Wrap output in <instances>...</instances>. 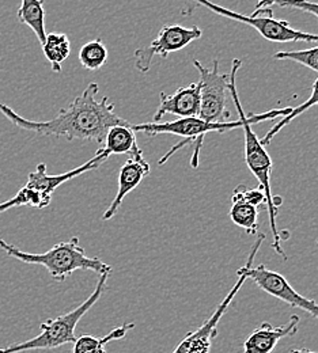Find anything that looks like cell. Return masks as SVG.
Returning a JSON list of instances; mask_svg holds the SVG:
<instances>
[{
	"label": "cell",
	"instance_id": "cell-4",
	"mask_svg": "<svg viewBox=\"0 0 318 353\" xmlns=\"http://www.w3.org/2000/svg\"><path fill=\"white\" fill-rule=\"evenodd\" d=\"M109 276L110 273H103L99 276L94 291L81 306L54 319H48L44 323H41L40 334H37L32 340L18 343L7 348H0V353H21L25 351H37V350H54L61 345L75 343L77 325L86 315V312L101 299L106 288V281Z\"/></svg>",
	"mask_w": 318,
	"mask_h": 353
},
{
	"label": "cell",
	"instance_id": "cell-22",
	"mask_svg": "<svg viewBox=\"0 0 318 353\" xmlns=\"http://www.w3.org/2000/svg\"><path fill=\"white\" fill-rule=\"evenodd\" d=\"M276 60H290L318 72V46L302 50H281L273 54Z\"/></svg>",
	"mask_w": 318,
	"mask_h": 353
},
{
	"label": "cell",
	"instance_id": "cell-12",
	"mask_svg": "<svg viewBox=\"0 0 318 353\" xmlns=\"http://www.w3.org/2000/svg\"><path fill=\"white\" fill-rule=\"evenodd\" d=\"M299 316L291 315L286 325L275 327L270 322L261 323L244 343L245 353H271L281 339L297 334L299 327Z\"/></svg>",
	"mask_w": 318,
	"mask_h": 353
},
{
	"label": "cell",
	"instance_id": "cell-15",
	"mask_svg": "<svg viewBox=\"0 0 318 353\" xmlns=\"http://www.w3.org/2000/svg\"><path fill=\"white\" fill-rule=\"evenodd\" d=\"M17 18L21 23L33 30L39 43H46V8L44 0H21V6L17 12Z\"/></svg>",
	"mask_w": 318,
	"mask_h": 353
},
{
	"label": "cell",
	"instance_id": "cell-13",
	"mask_svg": "<svg viewBox=\"0 0 318 353\" xmlns=\"http://www.w3.org/2000/svg\"><path fill=\"white\" fill-rule=\"evenodd\" d=\"M150 170H151V168L144 158L143 159H134V158L127 159V162L121 166L120 173H119V189H117L116 197L110 203L109 208L103 212L102 221H110L119 212V208L121 207L124 199L132 190H135L140 185V182L150 174Z\"/></svg>",
	"mask_w": 318,
	"mask_h": 353
},
{
	"label": "cell",
	"instance_id": "cell-25",
	"mask_svg": "<svg viewBox=\"0 0 318 353\" xmlns=\"http://www.w3.org/2000/svg\"><path fill=\"white\" fill-rule=\"evenodd\" d=\"M317 243H318V239H317Z\"/></svg>",
	"mask_w": 318,
	"mask_h": 353
},
{
	"label": "cell",
	"instance_id": "cell-23",
	"mask_svg": "<svg viewBox=\"0 0 318 353\" xmlns=\"http://www.w3.org/2000/svg\"><path fill=\"white\" fill-rule=\"evenodd\" d=\"M231 201H245L259 208L266 204V194L260 186L249 188L246 185H238L231 194Z\"/></svg>",
	"mask_w": 318,
	"mask_h": 353
},
{
	"label": "cell",
	"instance_id": "cell-14",
	"mask_svg": "<svg viewBox=\"0 0 318 353\" xmlns=\"http://www.w3.org/2000/svg\"><path fill=\"white\" fill-rule=\"evenodd\" d=\"M132 130V124L127 125H115L112 127L103 140V147L109 157L110 155H123L127 154L130 158L143 159V152L137 145V134Z\"/></svg>",
	"mask_w": 318,
	"mask_h": 353
},
{
	"label": "cell",
	"instance_id": "cell-16",
	"mask_svg": "<svg viewBox=\"0 0 318 353\" xmlns=\"http://www.w3.org/2000/svg\"><path fill=\"white\" fill-rule=\"evenodd\" d=\"M135 327V323L132 322H127L116 329H113L110 333H108L106 336L97 339L92 336H82L79 339H77V341L74 343V351L72 353H106L105 347L115 341V340H121L127 336V333Z\"/></svg>",
	"mask_w": 318,
	"mask_h": 353
},
{
	"label": "cell",
	"instance_id": "cell-8",
	"mask_svg": "<svg viewBox=\"0 0 318 353\" xmlns=\"http://www.w3.org/2000/svg\"><path fill=\"white\" fill-rule=\"evenodd\" d=\"M193 65L200 74V110L199 119L210 124L228 123V74H221L219 61L214 60L212 68L204 67L199 60H193Z\"/></svg>",
	"mask_w": 318,
	"mask_h": 353
},
{
	"label": "cell",
	"instance_id": "cell-9",
	"mask_svg": "<svg viewBox=\"0 0 318 353\" xmlns=\"http://www.w3.org/2000/svg\"><path fill=\"white\" fill-rule=\"evenodd\" d=\"M203 32L197 26L185 28L181 25H165L152 43L146 48H139L134 53L137 71L147 74L155 56L166 59L170 53L179 52L193 41L201 39Z\"/></svg>",
	"mask_w": 318,
	"mask_h": 353
},
{
	"label": "cell",
	"instance_id": "cell-7",
	"mask_svg": "<svg viewBox=\"0 0 318 353\" xmlns=\"http://www.w3.org/2000/svg\"><path fill=\"white\" fill-rule=\"evenodd\" d=\"M264 239H266V234H257L256 242L252 246V250L249 253L246 264L237 270V274L246 276V279L253 280L256 283V285L259 288H261L264 292H267L273 298L290 305L291 307L302 310V311L310 314L313 318H316L318 321V305L315 301L308 299L304 295H301L298 291H295L283 274H280L277 272H273L271 269H268L266 265L253 266L256 254L260 250L261 243L264 242Z\"/></svg>",
	"mask_w": 318,
	"mask_h": 353
},
{
	"label": "cell",
	"instance_id": "cell-21",
	"mask_svg": "<svg viewBox=\"0 0 318 353\" xmlns=\"http://www.w3.org/2000/svg\"><path fill=\"white\" fill-rule=\"evenodd\" d=\"M273 7L299 10L302 12L315 15L318 19V3L309 0H257V7L255 12L273 11Z\"/></svg>",
	"mask_w": 318,
	"mask_h": 353
},
{
	"label": "cell",
	"instance_id": "cell-24",
	"mask_svg": "<svg viewBox=\"0 0 318 353\" xmlns=\"http://www.w3.org/2000/svg\"><path fill=\"white\" fill-rule=\"evenodd\" d=\"M290 353H318L313 352V351H309V350H291Z\"/></svg>",
	"mask_w": 318,
	"mask_h": 353
},
{
	"label": "cell",
	"instance_id": "cell-2",
	"mask_svg": "<svg viewBox=\"0 0 318 353\" xmlns=\"http://www.w3.org/2000/svg\"><path fill=\"white\" fill-rule=\"evenodd\" d=\"M242 67V60L239 59H234L232 64H231V72L230 79H228V94L231 97V101L234 102V106L238 112L239 116H242V128H244V134H245V162L248 169L250 170V173L256 176L260 182V188L263 189L264 194H266V204H267V210H268V218H270V227L272 231L273 243L272 248L275 252L281 256L284 260H287V256L281 248V239H280V231L277 230V204L275 201V197L272 194V189H271V174L273 170L272 158L270 157L268 151L266 150V147L260 143V139L257 137L256 132L252 128V124H257L261 121H271L275 120L276 117H284L287 116L292 108H283V109H272L270 112L266 113H260V114H252V116H246L241 101H239V95L237 91V72L238 70Z\"/></svg>",
	"mask_w": 318,
	"mask_h": 353
},
{
	"label": "cell",
	"instance_id": "cell-19",
	"mask_svg": "<svg viewBox=\"0 0 318 353\" xmlns=\"http://www.w3.org/2000/svg\"><path fill=\"white\" fill-rule=\"evenodd\" d=\"M315 106H318V78L315 81V83H313L310 98H309L306 102L301 103L299 106L292 108V110H291L287 116H284L280 121H277V123L273 125L272 128L267 132V134L260 140V143H261L264 147H267V145L272 141L273 137H275L277 133L280 132L286 125H288V124H290L291 121H294L297 117H299V116L304 114L306 110H309V109H312V108H315Z\"/></svg>",
	"mask_w": 318,
	"mask_h": 353
},
{
	"label": "cell",
	"instance_id": "cell-18",
	"mask_svg": "<svg viewBox=\"0 0 318 353\" xmlns=\"http://www.w3.org/2000/svg\"><path fill=\"white\" fill-rule=\"evenodd\" d=\"M228 216L235 225L245 230L246 234L257 235V230H259V208L245 201H232Z\"/></svg>",
	"mask_w": 318,
	"mask_h": 353
},
{
	"label": "cell",
	"instance_id": "cell-10",
	"mask_svg": "<svg viewBox=\"0 0 318 353\" xmlns=\"http://www.w3.org/2000/svg\"><path fill=\"white\" fill-rule=\"evenodd\" d=\"M238 280L234 287L228 291V295L222 301V303L212 312V315L195 332L189 333L173 353H210L212 347V340L218 334V325L228 311V306L231 305L232 299L242 288L244 283L248 280L244 274H237Z\"/></svg>",
	"mask_w": 318,
	"mask_h": 353
},
{
	"label": "cell",
	"instance_id": "cell-6",
	"mask_svg": "<svg viewBox=\"0 0 318 353\" xmlns=\"http://www.w3.org/2000/svg\"><path fill=\"white\" fill-rule=\"evenodd\" d=\"M188 3L186 10L183 11L185 15H190L196 7H206L210 11L237 21L239 23H246L250 28L256 29L259 34L271 43H317L318 34L306 33L302 30L294 29L290 22L283 19H275L273 11L266 12H253L252 15H244L228 10L219 4H215L210 0H185Z\"/></svg>",
	"mask_w": 318,
	"mask_h": 353
},
{
	"label": "cell",
	"instance_id": "cell-5",
	"mask_svg": "<svg viewBox=\"0 0 318 353\" xmlns=\"http://www.w3.org/2000/svg\"><path fill=\"white\" fill-rule=\"evenodd\" d=\"M242 116L237 121L231 123H222V124H210L199 117H186V119H179L176 121H168V123H147V124H132V130L135 132L147 133L148 136H158V134H176L183 137L181 143L175 145L168 154L162 157L159 161V165H163L169 161L172 155H175L179 150H181L183 145L195 143L193 154L190 158V166L193 169L199 168V158H200V150L203 147V141L207 133L211 132H226L235 128H242Z\"/></svg>",
	"mask_w": 318,
	"mask_h": 353
},
{
	"label": "cell",
	"instance_id": "cell-1",
	"mask_svg": "<svg viewBox=\"0 0 318 353\" xmlns=\"http://www.w3.org/2000/svg\"><path fill=\"white\" fill-rule=\"evenodd\" d=\"M98 92V83L91 82L79 97L48 121L28 120L4 103H0V112L12 125L22 131L40 136L66 137L70 141L82 140L103 144L105 136L112 127L130 123L115 112V103L108 97L97 99Z\"/></svg>",
	"mask_w": 318,
	"mask_h": 353
},
{
	"label": "cell",
	"instance_id": "cell-20",
	"mask_svg": "<svg viewBox=\"0 0 318 353\" xmlns=\"http://www.w3.org/2000/svg\"><path fill=\"white\" fill-rule=\"evenodd\" d=\"M79 61L83 68L98 71L108 61V48L98 39L89 41L79 50Z\"/></svg>",
	"mask_w": 318,
	"mask_h": 353
},
{
	"label": "cell",
	"instance_id": "cell-17",
	"mask_svg": "<svg viewBox=\"0 0 318 353\" xmlns=\"http://www.w3.org/2000/svg\"><path fill=\"white\" fill-rule=\"evenodd\" d=\"M46 60L50 63L53 72L61 71V64L68 59L71 53V43L64 33L46 34V43L41 45Z\"/></svg>",
	"mask_w": 318,
	"mask_h": 353
},
{
	"label": "cell",
	"instance_id": "cell-11",
	"mask_svg": "<svg viewBox=\"0 0 318 353\" xmlns=\"http://www.w3.org/2000/svg\"><path fill=\"white\" fill-rule=\"evenodd\" d=\"M200 82H195L179 88L172 95L161 92V103L152 117V123L161 121L165 114H175L180 119L197 117L200 110Z\"/></svg>",
	"mask_w": 318,
	"mask_h": 353
},
{
	"label": "cell",
	"instance_id": "cell-3",
	"mask_svg": "<svg viewBox=\"0 0 318 353\" xmlns=\"http://www.w3.org/2000/svg\"><path fill=\"white\" fill-rule=\"evenodd\" d=\"M0 249L6 252L8 257L17 259L22 263L46 266L50 277L56 281H64L75 270H92L99 276L103 273H112L113 270L110 265L105 264L99 259L88 257L85 249L79 245L78 236L54 245L43 254L22 252L4 239H0Z\"/></svg>",
	"mask_w": 318,
	"mask_h": 353
}]
</instances>
